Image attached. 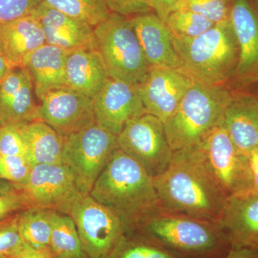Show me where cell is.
Listing matches in <instances>:
<instances>
[{"instance_id":"cell-1","label":"cell","mask_w":258,"mask_h":258,"mask_svg":"<svg viewBox=\"0 0 258 258\" xmlns=\"http://www.w3.org/2000/svg\"><path fill=\"white\" fill-rule=\"evenodd\" d=\"M153 181L162 210L214 224L228 198L198 146L174 151L166 170Z\"/></svg>"},{"instance_id":"cell-2","label":"cell","mask_w":258,"mask_h":258,"mask_svg":"<svg viewBox=\"0 0 258 258\" xmlns=\"http://www.w3.org/2000/svg\"><path fill=\"white\" fill-rule=\"evenodd\" d=\"M90 195L116 214L128 233L161 209L152 178L119 148L98 176Z\"/></svg>"},{"instance_id":"cell-3","label":"cell","mask_w":258,"mask_h":258,"mask_svg":"<svg viewBox=\"0 0 258 258\" xmlns=\"http://www.w3.org/2000/svg\"><path fill=\"white\" fill-rule=\"evenodd\" d=\"M173 43L181 70L195 82L224 86L235 75L240 51L230 19L194 38L173 35Z\"/></svg>"},{"instance_id":"cell-4","label":"cell","mask_w":258,"mask_h":258,"mask_svg":"<svg viewBox=\"0 0 258 258\" xmlns=\"http://www.w3.org/2000/svg\"><path fill=\"white\" fill-rule=\"evenodd\" d=\"M132 232L147 236L183 258H222L231 249L215 224L162 209Z\"/></svg>"},{"instance_id":"cell-5","label":"cell","mask_w":258,"mask_h":258,"mask_svg":"<svg viewBox=\"0 0 258 258\" xmlns=\"http://www.w3.org/2000/svg\"><path fill=\"white\" fill-rule=\"evenodd\" d=\"M232 93L223 86L193 83L164 128L173 151L196 147L222 124Z\"/></svg>"},{"instance_id":"cell-6","label":"cell","mask_w":258,"mask_h":258,"mask_svg":"<svg viewBox=\"0 0 258 258\" xmlns=\"http://www.w3.org/2000/svg\"><path fill=\"white\" fill-rule=\"evenodd\" d=\"M94 35L110 79L136 86L143 82L151 66L129 18L111 13L94 28Z\"/></svg>"},{"instance_id":"cell-7","label":"cell","mask_w":258,"mask_h":258,"mask_svg":"<svg viewBox=\"0 0 258 258\" xmlns=\"http://www.w3.org/2000/svg\"><path fill=\"white\" fill-rule=\"evenodd\" d=\"M118 149L116 136L94 121L64 138L62 164L81 192L88 195Z\"/></svg>"},{"instance_id":"cell-8","label":"cell","mask_w":258,"mask_h":258,"mask_svg":"<svg viewBox=\"0 0 258 258\" xmlns=\"http://www.w3.org/2000/svg\"><path fill=\"white\" fill-rule=\"evenodd\" d=\"M74 220L84 258H110L128 234L119 217L90 195H83L73 205Z\"/></svg>"},{"instance_id":"cell-9","label":"cell","mask_w":258,"mask_h":258,"mask_svg":"<svg viewBox=\"0 0 258 258\" xmlns=\"http://www.w3.org/2000/svg\"><path fill=\"white\" fill-rule=\"evenodd\" d=\"M117 141L120 150L143 166L152 179L166 170L174 154L164 123L149 113L129 121Z\"/></svg>"},{"instance_id":"cell-10","label":"cell","mask_w":258,"mask_h":258,"mask_svg":"<svg viewBox=\"0 0 258 258\" xmlns=\"http://www.w3.org/2000/svg\"><path fill=\"white\" fill-rule=\"evenodd\" d=\"M205 163L227 198L253 191L248 159L220 124L198 145Z\"/></svg>"},{"instance_id":"cell-11","label":"cell","mask_w":258,"mask_h":258,"mask_svg":"<svg viewBox=\"0 0 258 258\" xmlns=\"http://www.w3.org/2000/svg\"><path fill=\"white\" fill-rule=\"evenodd\" d=\"M15 187L25 198L27 209H45L68 215L78 199L85 195L62 164L33 166L26 181Z\"/></svg>"},{"instance_id":"cell-12","label":"cell","mask_w":258,"mask_h":258,"mask_svg":"<svg viewBox=\"0 0 258 258\" xmlns=\"http://www.w3.org/2000/svg\"><path fill=\"white\" fill-rule=\"evenodd\" d=\"M39 100L40 120L64 138L95 121L93 98L73 88L52 90Z\"/></svg>"},{"instance_id":"cell-13","label":"cell","mask_w":258,"mask_h":258,"mask_svg":"<svg viewBox=\"0 0 258 258\" xmlns=\"http://www.w3.org/2000/svg\"><path fill=\"white\" fill-rule=\"evenodd\" d=\"M93 105L97 124L116 137L129 121L148 113L136 86L110 78L93 97Z\"/></svg>"},{"instance_id":"cell-14","label":"cell","mask_w":258,"mask_h":258,"mask_svg":"<svg viewBox=\"0 0 258 258\" xmlns=\"http://www.w3.org/2000/svg\"><path fill=\"white\" fill-rule=\"evenodd\" d=\"M195 81L181 69L151 67L137 87L148 113L165 123Z\"/></svg>"},{"instance_id":"cell-15","label":"cell","mask_w":258,"mask_h":258,"mask_svg":"<svg viewBox=\"0 0 258 258\" xmlns=\"http://www.w3.org/2000/svg\"><path fill=\"white\" fill-rule=\"evenodd\" d=\"M231 248L258 251V192L247 191L227 198L215 223Z\"/></svg>"},{"instance_id":"cell-16","label":"cell","mask_w":258,"mask_h":258,"mask_svg":"<svg viewBox=\"0 0 258 258\" xmlns=\"http://www.w3.org/2000/svg\"><path fill=\"white\" fill-rule=\"evenodd\" d=\"M230 21L238 43L237 82H258V12L250 0H231Z\"/></svg>"},{"instance_id":"cell-17","label":"cell","mask_w":258,"mask_h":258,"mask_svg":"<svg viewBox=\"0 0 258 258\" xmlns=\"http://www.w3.org/2000/svg\"><path fill=\"white\" fill-rule=\"evenodd\" d=\"M31 76L24 67L12 69L0 83V127L40 120Z\"/></svg>"},{"instance_id":"cell-18","label":"cell","mask_w":258,"mask_h":258,"mask_svg":"<svg viewBox=\"0 0 258 258\" xmlns=\"http://www.w3.org/2000/svg\"><path fill=\"white\" fill-rule=\"evenodd\" d=\"M33 15L41 24L45 41L67 50H96L94 28L40 3Z\"/></svg>"},{"instance_id":"cell-19","label":"cell","mask_w":258,"mask_h":258,"mask_svg":"<svg viewBox=\"0 0 258 258\" xmlns=\"http://www.w3.org/2000/svg\"><path fill=\"white\" fill-rule=\"evenodd\" d=\"M146 58L151 67L181 69V62L173 43V34L156 14L129 18Z\"/></svg>"},{"instance_id":"cell-20","label":"cell","mask_w":258,"mask_h":258,"mask_svg":"<svg viewBox=\"0 0 258 258\" xmlns=\"http://www.w3.org/2000/svg\"><path fill=\"white\" fill-rule=\"evenodd\" d=\"M45 44L41 24L33 15L0 24V54L13 69L23 67L27 57Z\"/></svg>"},{"instance_id":"cell-21","label":"cell","mask_w":258,"mask_h":258,"mask_svg":"<svg viewBox=\"0 0 258 258\" xmlns=\"http://www.w3.org/2000/svg\"><path fill=\"white\" fill-rule=\"evenodd\" d=\"M222 125L241 152L247 155L258 147V97L232 94Z\"/></svg>"},{"instance_id":"cell-22","label":"cell","mask_w":258,"mask_h":258,"mask_svg":"<svg viewBox=\"0 0 258 258\" xmlns=\"http://www.w3.org/2000/svg\"><path fill=\"white\" fill-rule=\"evenodd\" d=\"M70 51L45 44L27 57L23 67L31 76L38 99L48 91L66 87V63Z\"/></svg>"},{"instance_id":"cell-23","label":"cell","mask_w":258,"mask_h":258,"mask_svg":"<svg viewBox=\"0 0 258 258\" xmlns=\"http://www.w3.org/2000/svg\"><path fill=\"white\" fill-rule=\"evenodd\" d=\"M108 79L106 64L98 50L70 51L66 63V87L93 98Z\"/></svg>"},{"instance_id":"cell-24","label":"cell","mask_w":258,"mask_h":258,"mask_svg":"<svg viewBox=\"0 0 258 258\" xmlns=\"http://www.w3.org/2000/svg\"><path fill=\"white\" fill-rule=\"evenodd\" d=\"M27 147V159L32 166L62 164L64 138L42 120L19 125Z\"/></svg>"},{"instance_id":"cell-25","label":"cell","mask_w":258,"mask_h":258,"mask_svg":"<svg viewBox=\"0 0 258 258\" xmlns=\"http://www.w3.org/2000/svg\"><path fill=\"white\" fill-rule=\"evenodd\" d=\"M50 247L56 257L84 258L79 232L69 215L52 211Z\"/></svg>"},{"instance_id":"cell-26","label":"cell","mask_w":258,"mask_h":258,"mask_svg":"<svg viewBox=\"0 0 258 258\" xmlns=\"http://www.w3.org/2000/svg\"><path fill=\"white\" fill-rule=\"evenodd\" d=\"M52 211L29 208L19 213V223L24 242L33 248L50 247Z\"/></svg>"},{"instance_id":"cell-27","label":"cell","mask_w":258,"mask_h":258,"mask_svg":"<svg viewBox=\"0 0 258 258\" xmlns=\"http://www.w3.org/2000/svg\"><path fill=\"white\" fill-rule=\"evenodd\" d=\"M41 4L96 28L111 14L104 0H38Z\"/></svg>"},{"instance_id":"cell-28","label":"cell","mask_w":258,"mask_h":258,"mask_svg":"<svg viewBox=\"0 0 258 258\" xmlns=\"http://www.w3.org/2000/svg\"><path fill=\"white\" fill-rule=\"evenodd\" d=\"M110 258H183L147 236L127 234Z\"/></svg>"},{"instance_id":"cell-29","label":"cell","mask_w":258,"mask_h":258,"mask_svg":"<svg viewBox=\"0 0 258 258\" xmlns=\"http://www.w3.org/2000/svg\"><path fill=\"white\" fill-rule=\"evenodd\" d=\"M173 35L177 38H194L214 26L208 18L189 10L172 12L166 21Z\"/></svg>"},{"instance_id":"cell-30","label":"cell","mask_w":258,"mask_h":258,"mask_svg":"<svg viewBox=\"0 0 258 258\" xmlns=\"http://www.w3.org/2000/svg\"><path fill=\"white\" fill-rule=\"evenodd\" d=\"M178 10L198 13L216 24L230 20L231 0H181Z\"/></svg>"},{"instance_id":"cell-31","label":"cell","mask_w":258,"mask_h":258,"mask_svg":"<svg viewBox=\"0 0 258 258\" xmlns=\"http://www.w3.org/2000/svg\"><path fill=\"white\" fill-rule=\"evenodd\" d=\"M19 223V213L0 222V257H12L25 245Z\"/></svg>"},{"instance_id":"cell-32","label":"cell","mask_w":258,"mask_h":258,"mask_svg":"<svg viewBox=\"0 0 258 258\" xmlns=\"http://www.w3.org/2000/svg\"><path fill=\"white\" fill-rule=\"evenodd\" d=\"M32 166L23 156L0 155V179L21 186L28 179Z\"/></svg>"},{"instance_id":"cell-33","label":"cell","mask_w":258,"mask_h":258,"mask_svg":"<svg viewBox=\"0 0 258 258\" xmlns=\"http://www.w3.org/2000/svg\"><path fill=\"white\" fill-rule=\"evenodd\" d=\"M0 155H18L27 158L26 144L19 125L0 127Z\"/></svg>"},{"instance_id":"cell-34","label":"cell","mask_w":258,"mask_h":258,"mask_svg":"<svg viewBox=\"0 0 258 258\" xmlns=\"http://www.w3.org/2000/svg\"><path fill=\"white\" fill-rule=\"evenodd\" d=\"M39 4L38 0H0V24L31 15Z\"/></svg>"},{"instance_id":"cell-35","label":"cell","mask_w":258,"mask_h":258,"mask_svg":"<svg viewBox=\"0 0 258 258\" xmlns=\"http://www.w3.org/2000/svg\"><path fill=\"white\" fill-rule=\"evenodd\" d=\"M111 13L124 17L147 14L152 11L147 0H104Z\"/></svg>"},{"instance_id":"cell-36","label":"cell","mask_w":258,"mask_h":258,"mask_svg":"<svg viewBox=\"0 0 258 258\" xmlns=\"http://www.w3.org/2000/svg\"><path fill=\"white\" fill-rule=\"evenodd\" d=\"M25 198L18 191L0 195V222L6 220L14 212L26 210Z\"/></svg>"},{"instance_id":"cell-37","label":"cell","mask_w":258,"mask_h":258,"mask_svg":"<svg viewBox=\"0 0 258 258\" xmlns=\"http://www.w3.org/2000/svg\"><path fill=\"white\" fill-rule=\"evenodd\" d=\"M181 0H147L151 10L155 12L156 15L161 20L165 22L172 12L175 11Z\"/></svg>"},{"instance_id":"cell-38","label":"cell","mask_w":258,"mask_h":258,"mask_svg":"<svg viewBox=\"0 0 258 258\" xmlns=\"http://www.w3.org/2000/svg\"><path fill=\"white\" fill-rule=\"evenodd\" d=\"M12 257L13 258H55L56 256L52 252L51 247L37 249L25 244L23 248Z\"/></svg>"},{"instance_id":"cell-39","label":"cell","mask_w":258,"mask_h":258,"mask_svg":"<svg viewBox=\"0 0 258 258\" xmlns=\"http://www.w3.org/2000/svg\"><path fill=\"white\" fill-rule=\"evenodd\" d=\"M247 157L252 179V189L258 192V147L249 152Z\"/></svg>"},{"instance_id":"cell-40","label":"cell","mask_w":258,"mask_h":258,"mask_svg":"<svg viewBox=\"0 0 258 258\" xmlns=\"http://www.w3.org/2000/svg\"><path fill=\"white\" fill-rule=\"evenodd\" d=\"M222 258H258V251L250 248H231Z\"/></svg>"},{"instance_id":"cell-41","label":"cell","mask_w":258,"mask_h":258,"mask_svg":"<svg viewBox=\"0 0 258 258\" xmlns=\"http://www.w3.org/2000/svg\"><path fill=\"white\" fill-rule=\"evenodd\" d=\"M12 69H13L11 66L8 63L6 59L0 54V83L8 76Z\"/></svg>"},{"instance_id":"cell-42","label":"cell","mask_w":258,"mask_h":258,"mask_svg":"<svg viewBox=\"0 0 258 258\" xmlns=\"http://www.w3.org/2000/svg\"><path fill=\"white\" fill-rule=\"evenodd\" d=\"M17 189L15 185L8 182L5 180L0 179V195L1 194H8L16 191Z\"/></svg>"},{"instance_id":"cell-43","label":"cell","mask_w":258,"mask_h":258,"mask_svg":"<svg viewBox=\"0 0 258 258\" xmlns=\"http://www.w3.org/2000/svg\"><path fill=\"white\" fill-rule=\"evenodd\" d=\"M254 5H255L256 10H257L258 12V0H254Z\"/></svg>"},{"instance_id":"cell-44","label":"cell","mask_w":258,"mask_h":258,"mask_svg":"<svg viewBox=\"0 0 258 258\" xmlns=\"http://www.w3.org/2000/svg\"><path fill=\"white\" fill-rule=\"evenodd\" d=\"M0 258H13V257H0Z\"/></svg>"},{"instance_id":"cell-45","label":"cell","mask_w":258,"mask_h":258,"mask_svg":"<svg viewBox=\"0 0 258 258\" xmlns=\"http://www.w3.org/2000/svg\"><path fill=\"white\" fill-rule=\"evenodd\" d=\"M55 258H62V257H56Z\"/></svg>"}]
</instances>
